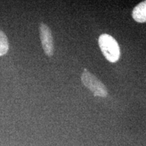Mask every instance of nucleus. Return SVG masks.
I'll return each mask as SVG.
<instances>
[{
	"label": "nucleus",
	"instance_id": "3",
	"mask_svg": "<svg viewBox=\"0 0 146 146\" xmlns=\"http://www.w3.org/2000/svg\"><path fill=\"white\" fill-rule=\"evenodd\" d=\"M39 34L42 47L45 54L48 57H52L54 54V39L50 27L45 23H41L39 25Z\"/></svg>",
	"mask_w": 146,
	"mask_h": 146
},
{
	"label": "nucleus",
	"instance_id": "1",
	"mask_svg": "<svg viewBox=\"0 0 146 146\" xmlns=\"http://www.w3.org/2000/svg\"><path fill=\"white\" fill-rule=\"evenodd\" d=\"M98 43L102 54L110 62H116L119 59L120 50L117 41L108 34H102L98 39Z\"/></svg>",
	"mask_w": 146,
	"mask_h": 146
},
{
	"label": "nucleus",
	"instance_id": "2",
	"mask_svg": "<svg viewBox=\"0 0 146 146\" xmlns=\"http://www.w3.org/2000/svg\"><path fill=\"white\" fill-rule=\"evenodd\" d=\"M81 81L85 87L92 91L94 96L106 98L108 96L107 88L94 74L84 69L81 75Z\"/></svg>",
	"mask_w": 146,
	"mask_h": 146
},
{
	"label": "nucleus",
	"instance_id": "4",
	"mask_svg": "<svg viewBox=\"0 0 146 146\" xmlns=\"http://www.w3.org/2000/svg\"><path fill=\"white\" fill-rule=\"evenodd\" d=\"M132 16L135 21L137 23L146 22V1L139 3L135 7L132 12Z\"/></svg>",
	"mask_w": 146,
	"mask_h": 146
},
{
	"label": "nucleus",
	"instance_id": "5",
	"mask_svg": "<svg viewBox=\"0 0 146 146\" xmlns=\"http://www.w3.org/2000/svg\"><path fill=\"white\" fill-rule=\"evenodd\" d=\"M9 50V42L7 36L0 30V56H4Z\"/></svg>",
	"mask_w": 146,
	"mask_h": 146
}]
</instances>
